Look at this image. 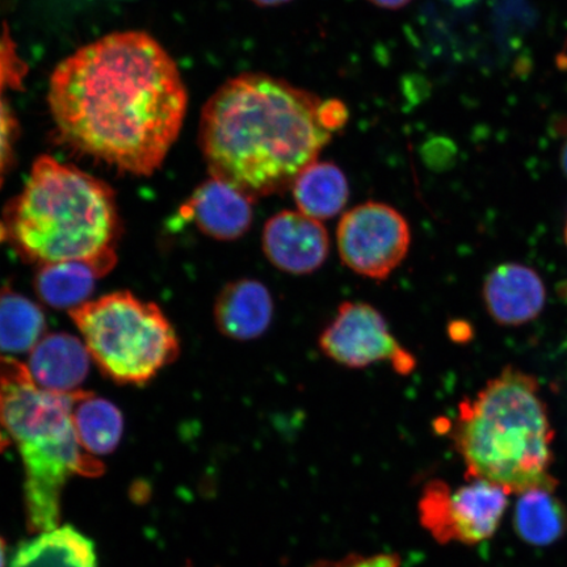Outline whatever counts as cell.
I'll return each instance as SVG.
<instances>
[{
    "mask_svg": "<svg viewBox=\"0 0 567 567\" xmlns=\"http://www.w3.org/2000/svg\"><path fill=\"white\" fill-rule=\"evenodd\" d=\"M567 515L555 488H532L519 494L515 509V528L528 544L544 547L564 535Z\"/></svg>",
    "mask_w": 567,
    "mask_h": 567,
    "instance_id": "ffe728a7",
    "label": "cell"
},
{
    "mask_svg": "<svg viewBox=\"0 0 567 567\" xmlns=\"http://www.w3.org/2000/svg\"><path fill=\"white\" fill-rule=\"evenodd\" d=\"M9 567H97L94 543L70 526L40 532L20 545Z\"/></svg>",
    "mask_w": 567,
    "mask_h": 567,
    "instance_id": "9a60e30c",
    "label": "cell"
},
{
    "mask_svg": "<svg viewBox=\"0 0 567 567\" xmlns=\"http://www.w3.org/2000/svg\"><path fill=\"white\" fill-rule=\"evenodd\" d=\"M48 104L60 144L120 172L147 176L179 137L188 92L157 40L124 31L63 60L49 82Z\"/></svg>",
    "mask_w": 567,
    "mask_h": 567,
    "instance_id": "6da1fadb",
    "label": "cell"
},
{
    "mask_svg": "<svg viewBox=\"0 0 567 567\" xmlns=\"http://www.w3.org/2000/svg\"><path fill=\"white\" fill-rule=\"evenodd\" d=\"M28 73L30 68L21 59L9 25L0 21V187L16 161L20 137L19 120L7 95L24 90Z\"/></svg>",
    "mask_w": 567,
    "mask_h": 567,
    "instance_id": "2e32d148",
    "label": "cell"
},
{
    "mask_svg": "<svg viewBox=\"0 0 567 567\" xmlns=\"http://www.w3.org/2000/svg\"><path fill=\"white\" fill-rule=\"evenodd\" d=\"M10 445L9 437H7L6 431L3 430L2 422H0V452H3L7 446Z\"/></svg>",
    "mask_w": 567,
    "mask_h": 567,
    "instance_id": "484cf974",
    "label": "cell"
},
{
    "mask_svg": "<svg viewBox=\"0 0 567 567\" xmlns=\"http://www.w3.org/2000/svg\"><path fill=\"white\" fill-rule=\"evenodd\" d=\"M7 564V550L3 538L0 537V567H6Z\"/></svg>",
    "mask_w": 567,
    "mask_h": 567,
    "instance_id": "4316f807",
    "label": "cell"
},
{
    "mask_svg": "<svg viewBox=\"0 0 567 567\" xmlns=\"http://www.w3.org/2000/svg\"><path fill=\"white\" fill-rule=\"evenodd\" d=\"M374 6L380 7L382 10H401L403 7H406L409 3L413 2V0H368Z\"/></svg>",
    "mask_w": 567,
    "mask_h": 567,
    "instance_id": "603a6c76",
    "label": "cell"
},
{
    "mask_svg": "<svg viewBox=\"0 0 567 567\" xmlns=\"http://www.w3.org/2000/svg\"><path fill=\"white\" fill-rule=\"evenodd\" d=\"M4 240H9V234H7L4 223L0 221V244L4 243Z\"/></svg>",
    "mask_w": 567,
    "mask_h": 567,
    "instance_id": "83f0119b",
    "label": "cell"
},
{
    "mask_svg": "<svg viewBox=\"0 0 567 567\" xmlns=\"http://www.w3.org/2000/svg\"><path fill=\"white\" fill-rule=\"evenodd\" d=\"M9 243L32 264L86 261L115 267L122 236L115 193L97 177L49 155L35 159L24 189L7 204Z\"/></svg>",
    "mask_w": 567,
    "mask_h": 567,
    "instance_id": "3957f363",
    "label": "cell"
},
{
    "mask_svg": "<svg viewBox=\"0 0 567 567\" xmlns=\"http://www.w3.org/2000/svg\"><path fill=\"white\" fill-rule=\"evenodd\" d=\"M401 559L393 553H375V555H354L336 561H322L311 567H400Z\"/></svg>",
    "mask_w": 567,
    "mask_h": 567,
    "instance_id": "7402d4cb",
    "label": "cell"
},
{
    "mask_svg": "<svg viewBox=\"0 0 567 567\" xmlns=\"http://www.w3.org/2000/svg\"><path fill=\"white\" fill-rule=\"evenodd\" d=\"M452 488L441 480L424 486L417 513L421 526L439 544L476 545L498 529L508 506L505 488L482 480Z\"/></svg>",
    "mask_w": 567,
    "mask_h": 567,
    "instance_id": "52a82bcc",
    "label": "cell"
},
{
    "mask_svg": "<svg viewBox=\"0 0 567 567\" xmlns=\"http://www.w3.org/2000/svg\"><path fill=\"white\" fill-rule=\"evenodd\" d=\"M347 122L338 101L267 74H240L205 103L200 147L209 174L252 202L286 193Z\"/></svg>",
    "mask_w": 567,
    "mask_h": 567,
    "instance_id": "7a4b0ae2",
    "label": "cell"
},
{
    "mask_svg": "<svg viewBox=\"0 0 567 567\" xmlns=\"http://www.w3.org/2000/svg\"><path fill=\"white\" fill-rule=\"evenodd\" d=\"M559 162H561L563 172L567 177V134L563 144L561 155H559Z\"/></svg>",
    "mask_w": 567,
    "mask_h": 567,
    "instance_id": "d4e9b609",
    "label": "cell"
},
{
    "mask_svg": "<svg viewBox=\"0 0 567 567\" xmlns=\"http://www.w3.org/2000/svg\"><path fill=\"white\" fill-rule=\"evenodd\" d=\"M565 243L567 245V221H566V226H565Z\"/></svg>",
    "mask_w": 567,
    "mask_h": 567,
    "instance_id": "f1b7e54d",
    "label": "cell"
},
{
    "mask_svg": "<svg viewBox=\"0 0 567 567\" xmlns=\"http://www.w3.org/2000/svg\"><path fill=\"white\" fill-rule=\"evenodd\" d=\"M269 261L290 275H309L329 257V233L318 219L301 212L282 210L269 218L261 237Z\"/></svg>",
    "mask_w": 567,
    "mask_h": 567,
    "instance_id": "30bf717a",
    "label": "cell"
},
{
    "mask_svg": "<svg viewBox=\"0 0 567 567\" xmlns=\"http://www.w3.org/2000/svg\"><path fill=\"white\" fill-rule=\"evenodd\" d=\"M44 311L13 290L0 292V353L31 351L44 338Z\"/></svg>",
    "mask_w": 567,
    "mask_h": 567,
    "instance_id": "44dd1931",
    "label": "cell"
},
{
    "mask_svg": "<svg viewBox=\"0 0 567 567\" xmlns=\"http://www.w3.org/2000/svg\"><path fill=\"white\" fill-rule=\"evenodd\" d=\"M103 276L86 261L42 265L34 278L40 300L55 309H75L86 303L96 280Z\"/></svg>",
    "mask_w": 567,
    "mask_h": 567,
    "instance_id": "d6986e66",
    "label": "cell"
},
{
    "mask_svg": "<svg viewBox=\"0 0 567 567\" xmlns=\"http://www.w3.org/2000/svg\"><path fill=\"white\" fill-rule=\"evenodd\" d=\"M275 303L264 282L240 279L228 284L215 303V321L223 336L236 340L260 338L272 323Z\"/></svg>",
    "mask_w": 567,
    "mask_h": 567,
    "instance_id": "4fadbf2b",
    "label": "cell"
},
{
    "mask_svg": "<svg viewBox=\"0 0 567 567\" xmlns=\"http://www.w3.org/2000/svg\"><path fill=\"white\" fill-rule=\"evenodd\" d=\"M299 212L318 221L339 215L350 197L349 181L331 162H313L303 168L292 184Z\"/></svg>",
    "mask_w": 567,
    "mask_h": 567,
    "instance_id": "e0dca14e",
    "label": "cell"
},
{
    "mask_svg": "<svg viewBox=\"0 0 567 567\" xmlns=\"http://www.w3.org/2000/svg\"><path fill=\"white\" fill-rule=\"evenodd\" d=\"M75 392L40 388L28 367L0 353V422L23 461L25 516L33 534L60 526L61 496L71 477L103 472L78 442Z\"/></svg>",
    "mask_w": 567,
    "mask_h": 567,
    "instance_id": "5b68a950",
    "label": "cell"
},
{
    "mask_svg": "<svg viewBox=\"0 0 567 567\" xmlns=\"http://www.w3.org/2000/svg\"><path fill=\"white\" fill-rule=\"evenodd\" d=\"M340 259L354 274L385 280L408 257V219L384 203L358 205L340 219L337 231Z\"/></svg>",
    "mask_w": 567,
    "mask_h": 567,
    "instance_id": "ba28073f",
    "label": "cell"
},
{
    "mask_svg": "<svg viewBox=\"0 0 567 567\" xmlns=\"http://www.w3.org/2000/svg\"><path fill=\"white\" fill-rule=\"evenodd\" d=\"M482 296L488 316L507 328L534 321L547 302V289L540 275L520 264L494 268L485 279Z\"/></svg>",
    "mask_w": 567,
    "mask_h": 567,
    "instance_id": "7c38bea8",
    "label": "cell"
},
{
    "mask_svg": "<svg viewBox=\"0 0 567 567\" xmlns=\"http://www.w3.org/2000/svg\"><path fill=\"white\" fill-rule=\"evenodd\" d=\"M254 202L229 183L210 176L182 205L179 215L194 223L205 236L236 240L250 230Z\"/></svg>",
    "mask_w": 567,
    "mask_h": 567,
    "instance_id": "8fae6325",
    "label": "cell"
},
{
    "mask_svg": "<svg viewBox=\"0 0 567 567\" xmlns=\"http://www.w3.org/2000/svg\"><path fill=\"white\" fill-rule=\"evenodd\" d=\"M319 349L336 363L361 370L390 363L399 374L415 370L416 360L389 330L380 311L365 302L347 301L319 336Z\"/></svg>",
    "mask_w": 567,
    "mask_h": 567,
    "instance_id": "9c48e42d",
    "label": "cell"
},
{
    "mask_svg": "<svg viewBox=\"0 0 567 567\" xmlns=\"http://www.w3.org/2000/svg\"><path fill=\"white\" fill-rule=\"evenodd\" d=\"M251 2L259 7H278L292 2V0H251Z\"/></svg>",
    "mask_w": 567,
    "mask_h": 567,
    "instance_id": "cb8c5ba5",
    "label": "cell"
},
{
    "mask_svg": "<svg viewBox=\"0 0 567 567\" xmlns=\"http://www.w3.org/2000/svg\"><path fill=\"white\" fill-rule=\"evenodd\" d=\"M90 357L118 384H146L179 357L173 324L153 302L116 292L70 310Z\"/></svg>",
    "mask_w": 567,
    "mask_h": 567,
    "instance_id": "8992f818",
    "label": "cell"
},
{
    "mask_svg": "<svg viewBox=\"0 0 567 567\" xmlns=\"http://www.w3.org/2000/svg\"><path fill=\"white\" fill-rule=\"evenodd\" d=\"M28 370L40 388L55 393H73L87 378L90 353L87 347L73 336H48L32 350Z\"/></svg>",
    "mask_w": 567,
    "mask_h": 567,
    "instance_id": "5bb4252c",
    "label": "cell"
},
{
    "mask_svg": "<svg viewBox=\"0 0 567 567\" xmlns=\"http://www.w3.org/2000/svg\"><path fill=\"white\" fill-rule=\"evenodd\" d=\"M451 435L467 480L491 482L508 494L556 491L550 474L555 432L534 375L506 367L460 403Z\"/></svg>",
    "mask_w": 567,
    "mask_h": 567,
    "instance_id": "277c9868",
    "label": "cell"
},
{
    "mask_svg": "<svg viewBox=\"0 0 567 567\" xmlns=\"http://www.w3.org/2000/svg\"><path fill=\"white\" fill-rule=\"evenodd\" d=\"M73 424L78 442L91 456L109 455L122 441V413L113 403L94 393L76 390Z\"/></svg>",
    "mask_w": 567,
    "mask_h": 567,
    "instance_id": "ac0fdd59",
    "label": "cell"
}]
</instances>
